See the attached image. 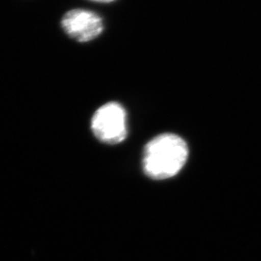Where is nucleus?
<instances>
[{
	"mask_svg": "<svg viewBox=\"0 0 261 261\" xmlns=\"http://www.w3.org/2000/svg\"><path fill=\"white\" fill-rule=\"evenodd\" d=\"M189 155L185 140L174 134L159 135L145 145L142 168L152 179L173 177L184 167Z\"/></svg>",
	"mask_w": 261,
	"mask_h": 261,
	"instance_id": "1",
	"label": "nucleus"
},
{
	"mask_svg": "<svg viewBox=\"0 0 261 261\" xmlns=\"http://www.w3.org/2000/svg\"><path fill=\"white\" fill-rule=\"evenodd\" d=\"M61 28L70 38L87 43L99 37L103 30V19L91 10L76 8L66 12L61 19Z\"/></svg>",
	"mask_w": 261,
	"mask_h": 261,
	"instance_id": "3",
	"label": "nucleus"
},
{
	"mask_svg": "<svg viewBox=\"0 0 261 261\" xmlns=\"http://www.w3.org/2000/svg\"><path fill=\"white\" fill-rule=\"evenodd\" d=\"M91 130L94 136L103 143L117 144L128 136V114L126 109L118 102L103 103L91 118Z\"/></svg>",
	"mask_w": 261,
	"mask_h": 261,
	"instance_id": "2",
	"label": "nucleus"
},
{
	"mask_svg": "<svg viewBox=\"0 0 261 261\" xmlns=\"http://www.w3.org/2000/svg\"><path fill=\"white\" fill-rule=\"evenodd\" d=\"M90 1L97 2V3H112V2H114L116 0H90Z\"/></svg>",
	"mask_w": 261,
	"mask_h": 261,
	"instance_id": "4",
	"label": "nucleus"
}]
</instances>
